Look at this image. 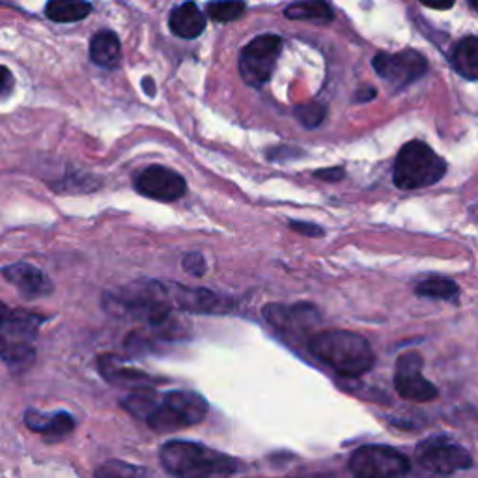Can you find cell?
Returning a JSON list of instances; mask_svg holds the SVG:
<instances>
[{
	"label": "cell",
	"instance_id": "cell-1",
	"mask_svg": "<svg viewBox=\"0 0 478 478\" xmlns=\"http://www.w3.org/2000/svg\"><path fill=\"white\" fill-rule=\"evenodd\" d=\"M123 410L133 417L146 420L148 427L159 434L191 428L208 415V402L204 396L192 391H170L155 395L150 388H140L126 400H121Z\"/></svg>",
	"mask_w": 478,
	"mask_h": 478
},
{
	"label": "cell",
	"instance_id": "cell-2",
	"mask_svg": "<svg viewBox=\"0 0 478 478\" xmlns=\"http://www.w3.org/2000/svg\"><path fill=\"white\" fill-rule=\"evenodd\" d=\"M174 301L168 285L159 280H135L116 292L103 294V309L145 327H174Z\"/></svg>",
	"mask_w": 478,
	"mask_h": 478
},
{
	"label": "cell",
	"instance_id": "cell-3",
	"mask_svg": "<svg viewBox=\"0 0 478 478\" xmlns=\"http://www.w3.org/2000/svg\"><path fill=\"white\" fill-rule=\"evenodd\" d=\"M309 351L317 361L344 378H359L366 374L376 361L374 349L364 336L344 329L314 333L309 339Z\"/></svg>",
	"mask_w": 478,
	"mask_h": 478
},
{
	"label": "cell",
	"instance_id": "cell-4",
	"mask_svg": "<svg viewBox=\"0 0 478 478\" xmlns=\"http://www.w3.org/2000/svg\"><path fill=\"white\" fill-rule=\"evenodd\" d=\"M167 473L176 478H223L238 471V462L200 443L168 441L159 451Z\"/></svg>",
	"mask_w": 478,
	"mask_h": 478
},
{
	"label": "cell",
	"instance_id": "cell-5",
	"mask_svg": "<svg viewBox=\"0 0 478 478\" xmlns=\"http://www.w3.org/2000/svg\"><path fill=\"white\" fill-rule=\"evenodd\" d=\"M447 172L445 159L439 157L428 145L411 140L402 146L395 161L393 182L404 191L422 189L437 184Z\"/></svg>",
	"mask_w": 478,
	"mask_h": 478
},
{
	"label": "cell",
	"instance_id": "cell-6",
	"mask_svg": "<svg viewBox=\"0 0 478 478\" xmlns=\"http://www.w3.org/2000/svg\"><path fill=\"white\" fill-rule=\"evenodd\" d=\"M45 317L28 310H10L0 331V359L13 370L28 368L36 359V336Z\"/></svg>",
	"mask_w": 478,
	"mask_h": 478
},
{
	"label": "cell",
	"instance_id": "cell-7",
	"mask_svg": "<svg viewBox=\"0 0 478 478\" xmlns=\"http://www.w3.org/2000/svg\"><path fill=\"white\" fill-rule=\"evenodd\" d=\"M353 478H404L411 462L404 452L387 445L359 447L349 458Z\"/></svg>",
	"mask_w": 478,
	"mask_h": 478
},
{
	"label": "cell",
	"instance_id": "cell-8",
	"mask_svg": "<svg viewBox=\"0 0 478 478\" xmlns=\"http://www.w3.org/2000/svg\"><path fill=\"white\" fill-rule=\"evenodd\" d=\"M280 51L282 38L275 34H263L247 43L239 55V74L243 81L253 88H260L268 82L273 75Z\"/></svg>",
	"mask_w": 478,
	"mask_h": 478
},
{
	"label": "cell",
	"instance_id": "cell-9",
	"mask_svg": "<svg viewBox=\"0 0 478 478\" xmlns=\"http://www.w3.org/2000/svg\"><path fill=\"white\" fill-rule=\"evenodd\" d=\"M415 459L424 471L435 474H452L473 466V458L464 447L441 437L422 441L417 447Z\"/></svg>",
	"mask_w": 478,
	"mask_h": 478
},
{
	"label": "cell",
	"instance_id": "cell-10",
	"mask_svg": "<svg viewBox=\"0 0 478 478\" xmlns=\"http://www.w3.org/2000/svg\"><path fill=\"white\" fill-rule=\"evenodd\" d=\"M376 74L391 82L395 88H404L419 81L428 69V62L420 52L405 49L400 52H378L372 60Z\"/></svg>",
	"mask_w": 478,
	"mask_h": 478
},
{
	"label": "cell",
	"instance_id": "cell-11",
	"mask_svg": "<svg viewBox=\"0 0 478 478\" xmlns=\"http://www.w3.org/2000/svg\"><path fill=\"white\" fill-rule=\"evenodd\" d=\"M422 357L417 351H405L396 361L395 388L396 393L410 402L424 404L437 398V387L422 376Z\"/></svg>",
	"mask_w": 478,
	"mask_h": 478
},
{
	"label": "cell",
	"instance_id": "cell-12",
	"mask_svg": "<svg viewBox=\"0 0 478 478\" xmlns=\"http://www.w3.org/2000/svg\"><path fill=\"white\" fill-rule=\"evenodd\" d=\"M138 194L159 202H176L187 192L184 176L163 165H152L140 170L133 182Z\"/></svg>",
	"mask_w": 478,
	"mask_h": 478
},
{
	"label": "cell",
	"instance_id": "cell-13",
	"mask_svg": "<svg viewBox=\"0 0 478 478\" xmlns=\"http://www.w3.org/2000/svg\"><path fill=\"white\" fill-rule=\"evenodd\" d=\"M263 317L270 325L286 334H299L307 333L312 325L320 320V312L316 310L314 305L299 303V305H268L263 309Z\"/></svg>",
	"mask_w": 478,
	"mask_h": 478
},
{
	"label": "cell",
	"instance_id": "cell-14",
	"mask_svg": "<svg viewBox=\"0 0 478 478\" xmlns=\"http://www.w3.org/2000/svg\"><path fill=\"white\" fill-rule=\"evenodd\" d=\"M174 305L192 314H224L232 309V301L206 288H185L168 285Z\"/></svg>",
	"mask_w": 478,
	"mask_h": 478
},
{
	"label": "cell",
	"instance_id": "cell-15",
	"mask_svg": "<svg viewBox=\"0 0 478 478\" xmlns=\"http://www.w3.org/2000/svg\"><path fill=\"white\" fill-rule=\"evenodd\" d=\"M3 277L10 282L12 286L20 290V294L25 299H42L45 295H51L52 290H55V285L52 280L38 270L36 265L27 263V262H17L12 265H6L3 270Z\"/></svg>",
	"mask_w": 478,
	"mask_h": 478
},
{
	"label": "cell",
	"instance_id": "cell-16",
	"mask_svg": "<svg viewBox=\"0 0 478 478\" xmlns=\"http://www.w3.org/2000/svg\"><path fill=\"white\" fill-rule=\"evenodd\" d=\"M25 424L28 427V430L43 435L49 443L60 441L62 437L69 435L75 430V419L66 411L40 413L36 410H28L25 413Z\"/></svg>",
	"mask_w": 478,
	"mask_h": 478
},
{
	"label": "cell",
	"instance_id": "cell-17",
	"mask_svg": "<svg viewBox=\"0 0 478 478\" xmlns=\"http://www.w3.org/2000/svg\"><path fill=\"white\" fill-rule=\"evenodd\" d=\"M99 370H101V374L107 378L111 383L120 385V387H133L135 391H140V388H150V385L159 383L155 378L148 376L146 372L131 368L126 361L120 359L118 356L101 357Z\"/></svg>",
	"mask_w": 478,
	"mask_h": 478
},
{
	"label": "cell",
	"instance_id": "cell-18",
	"mask_svg": "<svg viewBox=\"0 0 478 478\" xmlns=\"http://www.w3.org/2000/svg\"><path fill=\"white\" fill-rule=\"evenodd\" d=\"M208 17L194 3H185L174 8L168 17V27L174 36L184 40H194L206 30Z\"/></svg>",
	"mask_w": 478,
	"mask_h": 478
},
{
	"label": "cell",
	"instance_id": "cell-19",
	"mask_svg": "<svg viewBox=\"0 0 478 478\" xmlns=\"http://www.w3.org/2000/svg\"><path fill=\"white\" fill-rule=\"evenodd\" d=\"M90 60L105 69H116L121 62V43L113 30H99L90 40Z\"/></svg>",
	"mask_w": 478,
	"mask_h": 478
},
{
	"label": "cell",
	"instance_id": "cell-20",
	"mask_svg": "<svg viewBox=\"0 0 478 478\" xmlns=\"http://www.w3.org/2000/svg\"><path fill=\"white\" fill-rule=\"evenodd\" d=\"M451 64L464 79L478 81V38L459 40L451 52Z\"/></svg>",
	"mask_w": 478,
	"mask_h": 478
},
{
	"label": "cell",
	"instance_id": "cell-21",
	"mask_svg": "<svg viewBox=\"0 0 478 478\" xmlns=\"http://www.w3.org/2000/svg\"><path fill=\"white\" fill-rule=\"evenodd\" d=\"M94 6L88 0H49L45 4L47 20L55 23H77L92 13Z\"/></svg>",
	"mask_w": 478,
	"mask_h": 478
},
{
	"label": "cell",
	"instance_id": "cell-22",
	"mask_svg": "<svg viewBox=\"0 0 478 478\" xmlns=\"http://www.w3.org/2000/svg\"><path fill=\"white\" fill-rule=\"evenodd\" d=\"M285 15L292 21L327 23L333 20V12L325 0H297L285 10Z\"/></svg>",
	"mask_w": 478,
	"mask_h": 478
},
{
	"label": "cell",
	"instance_id": "cell-23",
	"mask_svg": "<svg viewBox=\"0 0 478 478\" xmlns=\"http://www.w3.org/2000/svg\"><path fill=\"white\" fill-rule=\"evenodd\" d=\"M417 295L428 297V299H454L458 297V285L451 278L445 277H434V278H424L420 280L417 288Z\"/></svg>",
	"mask_w": 478,
	"mask_h": 478
},
{
	"label": "cell",
	"instance_id": "cell-24",
	"mask_svg": "<svg viewBox=\"0 0 478 478\" xmlns=\"http://www.w3.org/2000/svg\"><path fill=\"white\" fill-rule=\"evenodd\" d=\"M243 0H211L206 6V17L217 23L236 21L245 12Z\"/></svg>",
	"mask_w": 478,
	"mask_h": 478
},
{
	"label": "cell",
	"instance_id": "cell-25",
	"mask_svg": "<svg viewBox=\"0 0 478 478\" xmlns=\"http://www.w3.org/2000/svg\"><path fill=\"white\" fill-rule=\"evenodd\" d=\"M96 478H145V471L120 459H111L98 467Z\"/></svg>",
	"mask_w": 478,
	"mask_h": 478
},
{
	"label": "cell",
	"instance_id": "cell-26",
	"mask_svg": "<svg viewBox=\"0 0 478 478\" xmlns=\"http://www.w3.org/2000/svg\"><path fill=\"white\" fill-rule=\"evenodd\" d=\"M325 114V105L322 103H305L295 107V118L299 120L301 126L307 129H316L317 126H322Z\"/></svg>",
	"mask_w": 478,
	"mask_h": 478
},
{
	"label": "cell",
	"instance_id": "cell-27",
	"mask_svg": "<svg viewBox=\"0 0 478 478\" xmlns=\"http://www.w3.org/2000/svg\"><path fill=\"white\" fill-rule=\"evenodd\" d=\"M182 265H184V270L189 275H194V277H202L206 273V270H208L204 256L199 255V253H189V255H185L184 260H182Z\"/></svg>",
	"mask_w": 478,
	"mask_h": 478
},
{
	"label": "cell",
	"instance_id": "cell-28",
	"mask_svg": "<svg viewBox=\"0 0 478 478\" xmlns=\"http://www.w3.org/2000/svg\"><path fill=\"white\" fill-rule=\"evenodd\" d=\"M15 90V75L6 66H0V101L8 99Z\"/></svg>",
	"mask_w": 478,
	"mask_h": 478
},
{
	"label": "cell",
	"instance_id": "cell-29",
	"mask_svg": "<svg viewBox=\"0 0 478 478\" xmlns=\"http://www.w3.org/2000/svg\"><path fill=\"white\" fill-rule=\"evenodd\" d=\"M290 228L295 230V232L303 234V236H309V238H320L324 234V230L320 226L316 224H310V223H299V221H292L290 223Z\"/></svg>",
	"mask_w": 478,
	"mask_h": 478
},
{
	"label": "cell",
	"instance_id": "cell-30",
	"mask_svg": "<svg viewBox=\"0 0 478 478\" xmlns=\"http://www.w3.org/2000/svg\"><path fill=\"white\" fill-rule=\"evenodd\" d=\"M344 168L341 167H331V168H322V170H316L314 176L317 180H324V182H341L344 178Z\"/></svg>",
	"mask_w": 478,
	"mask_h": 478
},
{
	"label": "cell",
	"instance_id": "cell-31",
	"mask_svg": "<svg viewBox=\"0 0 478 478\" xmlns=\"http://www.w3.org/2000/svg\"><path fill=\"white\" fill-rule=\"evenodd\" d=\"M420 3L432 10H451L456 0H420Z\"/></svg>",
	"mask_w": 478,
	"mask_h": 478
},
{
	"label": "cell",
	"instance_id": "cell-32",
	"mask_svg": "<svg viewBox=\"0 0 478 478\" xmlns=\"http://www.w3.org/2000/svg\"><path fill=\"white\" fill-rule=\"evenodd\" d=\"M376 88H372V86H363V88H359V90H357V94H356V101L357 103H366V101H372V99H374L376 98Z\"/></svg>",
	"mask_w": 478,
	"mask_h": 478
},
{
	"label": "cell",
	"instance_id": "cell-33",
	"mask_svg": "<svg viewBox=\"0 0 478 478\" xmlns=\"http://www.w3.org/2000/svg\"><path fill=\"white\" fill-rule=\"evenodd\" d=\"M10 310H12V309H8V305H4L3 301H0V331H3V327H4L6 320H8Z\"/></svg>",
	"mask_w": 478,
	"mask_h": 478
},
{
	"label": "cell",
	"instance_id": "cell-34",
	"mask_svg": "<svg viewBox=\"0 0 478 478\" xmlns=\"http://www.w3.org/2000/svg\"><path fill=\"white\" fill-rule=\"evenodd\" d=\"M143 86H145V92H146L148 96H155V82H153V79L145 77V79H143Z\"/></svg>",
	"mask_w": 478,
	"mask_h": 478
},
{
	"label": "cell",
	"instance_id": "cell-35",
	"mask_svg": "<svg viewBox=\"0 0 478 478\" xmlns=\"http://www.w3.org/2000/svg\"><path fill=\"white\" fill-rule=\"evenodd\" d=\"M0 8H17L13 0H0Z\"/></svg>",
	"mask_w": 478,
	"mask_h": 478
},
{
	"label": "cell",
	"instance_id": "cell-36",
	"mask_svg": "<svg viewBox=\"0 0 478 478\" xmlns=\"http://www.w3.org/2000/svg\"><path fill=\"white\" fill-rule=\"evenodd\" d=\"M469 4H471V8H473V10H476V12H478V0H469Z\"/></svg>",
	"mask_w": 478,
	"mask_h": 478
}]
</instances>
